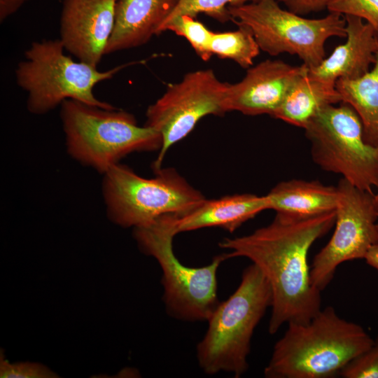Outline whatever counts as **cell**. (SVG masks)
I'll use <instances>...</instances> for the list:
<instances>
[{"label":"cell","instance_id":"ac0fdd59","mask_svg":"<svg viewBox=\"0 0 378 378\" xmlns=\"http://www.w3.org/2000/svg\"><path fill=\"white\" fill-rule=\"evenodd\" d=\"M341 102L335 84L313 78L307 71L295 82L272 117L304 129L323 108Z\"/></svg>","mask_w":378,"mask_h":378},{"label":"cell","instance_id":"9c48e42d","mask_svg":"<svg viewBox=\"0 0 378 378\" xmlns=\"http://www.w3.org/2000/svg\"><path fill=\"white\" fill-rule=\"evenodd\" d=\"M304 130L314 163L374 192L378 185V146L366 142L362 122L350 105L341 102L326 107Z\"/></svg>","mask_w":378,"mask_h":378},{"label":"cell","instance_id":"8992f818","mask_svg":"<svg viewBox=\"0 0 378 378\" xmlns=\"http://www.w3.org/2000/svg\"><path fill=\"white\" fill-rule=\"evenodd\" d=\"M174 214L162 216L134 228V237L141 250L153 256L162 271L163 300L167 313L187 321H208L219 304L217 272L229 258L227 253L216 256L209 265L190 267L174 254L173 239L176 234Z\"/></svg>","mask_w":378,"mask_h":378},{"label":"cell","instance_id":"4fadbf2b","mask_svg":"<svg viewBox=\"0 0 378 378\" xmlns=\"http://www.w3.org/2000/svg\"><path fill=\"white\" fill-rule=\"evenodd\" d=\"M307 71L308 67L304 64L293 66L281 60L271 59L250 67L242 80L234 84L228 83L226 111L272 116L295 82Z\"/></svg>","mask_w":378,"mask_h":378},{"label":"cell","instance_id":"3957f363","mask_svg":"<svg viewBox=\"0 0 378 378\" xmlns=\"http://www.w3.org/2000/svg\"><path fill=\"white\" fill-rule=\"evenodd\" d=\"M272 304L268 281L253 264L244 269L236 290L219 302L197 346L199 366L207 374L220 372L240 377L248 368L253 332Z\"/></svg>","mask_w":378,"mask_h":378},{"label":"cell","instance_id":"9a60e30c","mask_svg":"<svg viewBox=\"0 0 378 378\" xmlns=\"http://www.w3.org/2000/svg\"><path fill=\"white\" fill-rule=\"evenodd\" d=\"M179 0H117L115 24L105 55L141 46L154 35Z\"/></svg>","mask_w":378,"mask_h":378},{"label":"cell","instance_id":"2e32d148","mask_svg":"<svg viewBox=\"0 0 378 378\" xmlns=\"http://www.w3.org/2000/svg\"><path fill=\"white\" fill-rule=\"evenodd\" d=\"M266 209V195L245 193L216 200L205 199L190 211L174 215V229L176 234L208 227H218L232 232Z\"/></svg>","mask_w":378,"mask_h":378},{"label":"cell","instance_id":"5b68a950","mask_svg":"<svg viewBox=\"0 0 378 378\" xmlns=\"http://www.w3.org/2000/svg\"><path fill=\"white\" fill-rule=\"evenodd\" d=\"M64 50L59 39L34 41L25 51V59L18 63L16 82L28 94L27 107L30 113H46L67 99L115 109L94 96V86L129 65L144 62H130L102 71L91 64L74 61Z\"/></svg>","mask_w":378,"mask_h":378},{"label":"cell","instance_id":"ba28073f","mask_svg":"<svg viewBox=\"0 0 378 378\" xmlns=\"http://www.w3.org/2000/svg\"><path fill=\"white\" fill-rule=\"evenodd\" d=\"M228 10L234 23L250 29L260 50L272 56L297 55L308 68L326 58L328 38L346 37L345 18L337 13L309 19L282 8L276 0L229 6Z\"/></svg>","mask_w":378,"mask_h":378},{"label":"cell","instance_id":"cb8c5ba5","mask_svg":"<svg viewBox=\"0 0 378 378\" xmlns=\"http://www.w3.org/2000/svg\"><path fill=\"white\" fill-rule=\"evenodd\" d=\"M344 378H378V335L372 346L340 372Z\"/></svg>","mask_w":378,"mask_h":378},{"label":"cell","instance_id":"d6986e66","mask_svg":"<svg viewBox=\"0 0 378 378\" xmlns=\"http://www.w3.org/2000/svg\"><path fill=\"white\" fill-rule=\"evenodd\" d=\"M335 87L342 102L350 105L358 115L367 143L378 146V48L372 68L356 79H338Z\"/></svg>","mask_w":378,"mask_h":378},{"label":"cell","instance_id":"6da1fadb","mask_svg":"<svg viewBox=\"0 0 378 378\" xmlns=\"http://www.w3.org/2000/svg\"><path fill=\"white\" fill-rule=\"evenodd\" d=\"M335 221V211L311 217L276 213L268 225L220 243V247L229 251V258L249 259L268 281L272 291L270 334L285 323H307L321 309V291L312 284L308 254Z\"/></svg>","mask_w":378,"mask_h":378},{"label":"cell","instance_id":"484cf974","mask_svg":"<svg viewBox=\"0 0 378 378\" xmlns=\"http://www.w3.org/2000/svg\"><path fill=\"white\" fill-rule=\"evenodd\" d=\"M282 3L288 10L304 16L311 13L328 10L334 0H276Z\"/></svg>","mask_w":378,"mask_h":378},{"label":"cell","instance_id":"44dd1931","mask_svg":"<svg viewBox=\"0 0 378 378\" xmlns=\"http://www.w3.org/2000/svg\"><path fill=\"white\" fill-rule=\"evenodd\" d=\"M166 31L185 38L202 60L207 61L212 56L210 43L213 31L195 18L188 15H178L162 25L159 34Z\"/></svg>","mask_w":378,"mask_h":378},{"label":"cell","instance_id":"7c38bea8","mask_svg":"<svg viewBox=\"0 0 378 378\" xmlns=\"http://www.w3.org/2000/svg\"><path fill=\"white\" fill-rule=\"evenodd\" d=\"M117 0H63L59 34L64 50L97 67L112 34Z\"/></svg>","mask_w":378,"mask_h":378},{"label":"cell","instance_id":"52a82bcc","mask_svg":"<svg viewBox=\"0 0 378 378\" xmlns=\"http://www.w3.org/2000/svg\"><path fill=\"white\" fill-rule=\"evenodd\" d=\"M146 178L120 163L104 174L102 190L109 219L124 227L146 225L165 215H182L205 198L172 169Z\"/></svg>","mask_w":378,"mask_h":378},{"label":"cell","instance_id":"ffe728a7","mask_svg":"<svg viewBox=\"0 0 378 378\" xmlns=\"http://www.w3.org/2000/svg\"><path fill=\"white\" fill-rule=\"evenodd\" d=\"M210 50L212 55L233 60L242 68L248 69L260 49L250 29L238 25L235 31L213 32Z\"/></svg>","mask_w":378,"mask_h":378},{"label":"cell","instance_id":"83f0119b","mask_svg":"<svg viewBox=\"0 0 378 378\" xmlns=\"http://www.w3.org/2000/svg\"><path fill=\"white\" fill-rule=\"evenodd\" d=\"M364 260L368 265L378 271V244L370 248Z\"/></svg>","mask_w":378,"mask_h":378},{"label":"cell","instance_id":"f1b7e54d","mask_svg":"<svg viewBox=\"0 0 378 378\" xmlns=\"http://www.w3.org/2000/svg\"><path fill=\"white\" fill-rule=\"evenodd\" d=\"M374 207H375L376 211L378 214V185L376 187V192H374Z\"/></svg>","mask_w":378,"mask_h":378},{"label":"cell","instance_id":"603a6c76","mask_svg":"<svg viewBox=\"0 0 378 378\" xmlns=\"http://www.w3.org/2000/svg\"><path fill=\"white\" fill-rule=\"evenodd\" d=\"M328 10L361 18L372 27L378 37V0H334Z\"/></svg>","mask_w":378,"mask_h":378},{"label":"cell","instance_id":"277c9868","mask_svg":"<svg viewBox=\"0 0 378 378\" xmlns=\"http://www.w3.org/2000/svg\"><path fill=\"white\" fill-rule=\"evenodd\" d=\"M60 118L69 154L103 174L128 154L162 146L159 132L139 126L124 111L67 99L61 104Z\"/></svg>","mask_w":378,"mask_h":378},{"label":"cell","instance_id":"d4e9b609","mask_svg":"<svg viewBox=\"0 0 378 378\" xmlns=\"http://www.w3.org/2000/svg\"><path fill=\"white\" fill-rule=\"evenodd\" d=\"M59 376L47 366L32 362L11 363L0 356V377L1 378H55Z\"/></svg>","mask_w":378,"mask_h":378},{"label":"cell","instance_id":"7402d4cb","mask_svg":"<svg viewBox=\"0 0 378 378\" xmlns=\"http://www.w3.org/2000/svg\"><path fill=\"white\" fill-rule=\"evenodd\" d=\"M257 1L258 0H179L174 10L161 27L178 15H188L195 18L199 13H204L224 22L232 20L228 10L229 6H238Z\"/></svg>","mask_w":378,"mask_h":378},{"label":"cell","instance_id":"e0dca14e","mask_svg":"<svg viewBox=\"0 0 378 378\" xmlns=\"http://www.w3.org/2000/svg\"><path fill=\"white\" fill-rule=\"evenodd\" d=\"M265 195L268 209L296 217H311L335 211L338 200L337 186L300 179L280 182Z\"/></svg>","mask_w":378,"mask_h":378},{"label":"cell","instance_id":"4316f807","mask_svg":"<svg viewBox=\"0 0 378 378\" xmlns=\"http://www.w3.org/2000/svg\"><path fill=\"white\" fill-rule=\"evenodd\" d=\"M29 0H0V21L4 22L7 18L17 12Z\"/></svg>","mask_w":378,"mask_h":378},{"label":"cell","instance_id":"7a4b0ae2","mask_svg":"<svg viewBox=\"0 0 378 378\" xmlns=\"http://www.w3.org/2000/svg\"><path fill=\"white\" fill-rule=\"evenodd\" d=\"M374 340L359 324L321 309L309 322L289 323L264 369L267 378H330L340 375Z\"/></svg>","mask_w":378,"mask_h":378},{"label":"cell","instance_id":"5bb4252c","mask_svg":"<svg viewBox=\"0 0 378 378\" xmlns=\"http://www.w3.org/2000/svg\"><path fill=\"white\" fill-rule=\"evenodd\" d=\"M345 43L335 48L318 65L308 68V74L335 84L338 79H356L373 66L378 48V37L372 27L361 18L344 15Z\"/></svg>","mask_w":378,"mask_h":378},{"label":"cell","instance_id":"30bf717a","mask_svg":"<svg viewBox=\"0 0 378 378\" xmlns=\"http://www.w3.org/2000/svg\"><path fill=\"white\" fill-rule=\"evenodd\" d=\"M227 85L212 69L189 72L148 106L145 125L155 130L162 138V146L153 165L155 172L161 169L169 148L185 138L201 118L227 112Z\"/></svg>","mask_w":378,"mask_h":378},{"label":"cell","instance_id":"8fae6325","mask_svg":"<svg viewBox=\"0 0 378 378\" xmlns=\"http://www.w3.org/2000/svg\"><path fill=\"white\" fill-rule=\"evenodd\" d=\"M337 188L334 232L310 266L312 284L320 291L330 283L340 265L364 259L370 248L378 244L374 192L360 190L343 178Z\"/></svg>","mask_w":378,"mask_h":378}]
</instances>
